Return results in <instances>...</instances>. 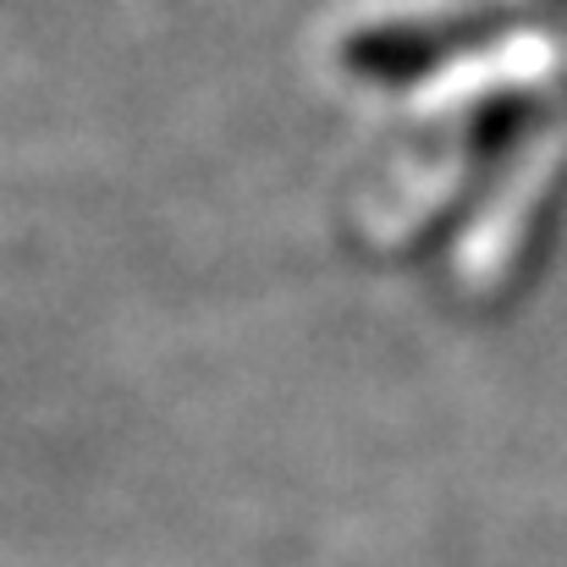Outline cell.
Listing matches in <instances>:
<instances>
[{
    "label": "cell",
    "mask_w": 567,
    "mask_h": 567,
    "mask_svg": "<svg viewBox=\"0 0 567 567\" xmlns=\"http://www.w3.org/2000/svg\"><path fill=\"white\" fill-rule=\"evenodd\" d=\"M563 161H567V127H557L551 138H540V144L518 161V172L507 177V193H502V209H491L485 226L468 237V254H463L468 287H496V281L518 265V248H524L529 226L540 220L546 193L557 188Z\"/></svg>",
    "instance_id": "6da1fadb"
}]
</instances>
